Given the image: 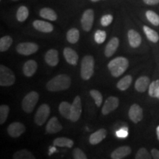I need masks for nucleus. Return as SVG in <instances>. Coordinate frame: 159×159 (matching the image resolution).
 Here are the masks:
<instances>
[{
    "instance_id": "nucleus-1",
    "label": "nucleus",
    "mask_w": 159,
    "mask_h": 159,
    "mask_svg": "<svg viewBox=\"0 0 159 159\" xmlns=\"http://www.w3.org/2000/svg\"><path fill=\"white\" fill-rule=\"evenodd\" d=\"M71 80L67 75H59L53 77L47 83V90L49 91H64L70 87Z\"/></svg>"
},
{
    "instance_id": "nucleus-2",
    "label": "nucleus",
    "mask_w": 159,
    "mask_h": 159,
    "mask_svg": "<svg viewBox=\"0 0 159 159\" xmlns=\"http://www.w3.org/2000/svg\"><path fill=\"white\" fill-rule=\"evenodd\" d=\"M128 60L124 57H117L109 62L108 67L112 76L118 77L121 76L128 68Z\"/></svg>"
},
{
    "instance_id": "nucleus-3",
    "label": "nucleus",
    "mask_w": 159,
    "mask_h": 159,
    "mask_svg": "<svg viewBox=\"0 0 159 159\" xmlns=\"http://www.w3.org/2000/svg\"><path fill=\"white\" fill-rule=\"evenodd\" d=\"M94 69V59L91 55H86L81 62L80 75L84 80H88L93 76Z\"/></svg>"
},
{
    "instance_id": "nucleus-4",
    "label": "nucleus",
    "mask_w": 159,
    "mask_h": 159,
    "mask_svg": "<svg viewBox=\"0 0 159 159\" xmlns=\"http://www.w3.org/2000/svg\"><path fill=\"white\" fill-rule=\"evenodd\" d=\"M39 95L36 91H31L24 97L21 102L22 109L27 114H30L35 108L37 102H39Z\"/></svg>"
},
{
    "instance_id": "nucleus-5",
    "label": "nucleus",
    "mask_w": 159,
    "mask_h": 159,
    "mask_svg": "<svg viewBox=\"0 0 159 159\" xmlns=\"http://www.w3.org/2000/svg\"><path fill=\"white\" fill-rule=\"evenodd\" d=\"M16 81L15 75L11 69L4 65L0 66V85L11 86Z\"/></svg>"
},
{
    "instance_id": "nucleus-6",
    "label": "nucleus",
    "mask_w": 159,
    "mask_h": 159,
    "mask_svg": "<svg viewBox=\"0 0 159 159\" xmlns=\"http://www.w3.org/2000/svg\"><path fill=\"white\" fill-rule=\"evenodd\" d=\"M50 114V108L47 104H42L39 107L35 115V123L39 126L43 125Z\"/></svg>"
},
{
    "instance_id": "nucleus-7",
    "label": "nucleus",
    "mask_w": 159,
    "mask_h": 159,
    "mask_svg": "<svg viewBox=\"0 0 159 159\" xmlns=\"http://www.w3.org/2000/svg\"><path fill=\"white\" fill-rule=\"evenodd\" d=\"M38 50H39V46L33 42L20 43L16 47L17 52L23 55L34 54Z\"/></svg>"
},
{
    "instance_id": "nucleus-8",
    "label": "nucleus",
    "mask_w": 159,
    "mask_h": 159,
    "mask_svg": "<svg viewBox=\"0 0 159 159\" xmlns=\"http://www.w3.org/2000/svg\"><path fill=\"white\" fill-rule=\"evenodd\" d=\"M94 19V13L92 9L86 10L81 18V25L83 30L85 32L90 31L92 28L93 23Z\"/></svg>"
},
{
    "instance_id": "nucleus-9",
    "label": "nucleus",
    "mask_w": 159,
    "mask_h": 159,
    "mask_svg": "<svg viewBox=\"0 0 159 159\" xmlns=\"http://www.w3.org/2000/svg\"><path fill=\"white\" fill-rule=\"evenodd\" d=\"M82 114V103H81V99L80 96L75 97L74 101L71 107V114L70 120L71 122H75L78 121L80 117Z\"/></svg>"
},
{
    "instance_id": "nucleus-10",
    "label": "nucleus",
    "mask_w": 159,
    "mask_h": 159,
    "mask_svg": "<svg viewBox=\"0 0 159 159\" xmlns=\"http://www.w3.org/2000/svg\"><path fill=\"white\" fill-rule=\"evenodd\" d=\"M119 104V99L116 97H109L105 100L103 105L102 113L103 115H107L118 108Z\"/></svg>"
},
{
    "instance_id": "nucleus-11",
    "label": "nucleus",
    "mask_w": 159,
    "mask_h": 159,
    "mask_svg": "<svg viewBox=\"0 0 159 159\" xmlns=\"http://www.w3.org/2000/svg\"><path fill=\"white\" fill-rule=\"evenodd\" d=\"M26 128L22 123L16 122L11 123L7 128V134L13 138H17L25 132Z\"/></svg>"
},
{
    "instance_id": "nucleus-12",
    "label": "nucleus",
    "mask_w": 159,
    "mask_h": 159,
    "mask_svg": "<svg viewBox=\"0 0 159 159\" xmlns=\"http://www.w3.org/2000/svg\"><path fill=\"white\" fill-rule=\"evenodd\" d=\"M128 116L130 120L134 123H138L143 119V110L140 105L134 104L131 105L128 111Z\"/></svg>"
},
{
    "instance_id": "nucleus-13",
    "label": "nucleus",
    "mask_w": 159,
    "mask_h": 159,
    "mask_svg": "<svg viewBox=\"0 0 159 159\" xmlns=\"http://www.w3.org/2000/svg\"><path fill=\"white\" fill-rule=\"evenodd\" d=\"M63 129L62 125L58 121L57 117H52L49 119L48 123H47V126H46V131L48 134H54L56 133H58Z\"/></svg>"
},
{
    "instance_id": "nucleus-14",
    "label": "nucleus",
    "mask_w": 159,
    "mask_h": 159,
    "mask_svg": "<svg viewBox=\"0 0 159 159\" xmlns=\"http://www.w3.org/2000/svg\"><path fill=\"white\" fill-rule=\"evenodd\" d=\"M44 59L47 64L51 66H55L59 63L58 52L56 49H49L46 53Z\"/></svg>"
},
{
    "instance_id": "nucleus-15",
    "label": "nucleus",
    "mask_w": 159,
    "mask_h": 159,
    "mask_svg": "<svg viewBox=\"0 0 159 159\" xmlns=\"http://www.w3.org/2000/svg\"><path fill=\"white\" fill-rule=\"evenodd\" d=\"M131 148L129 146H122L116 148L112 152L111 157L112 159H123L131 153Z\"/></svg>"
},
{
    "instance_id": "nucleus-16",
    "label": "nucleus",
    "mask_w": 159,
    "mask_h": 159,
    "mask_svg": "<svg viewBox=\"0 0 159 159\" xmlns=\"http://www.w3.org/2000/svg\"><path fill=\"white\" fill-rule=\"evenodd\" d=\"M63 55L67 63L71 65H77L78 62V55L74 49L69 47H66L63 50Z\"/></svg>"
},
{
    "instance_id": "nucleus-17",
    "label": "nucleus",
    "mask_w": 159,
    "mask_h": 159,
    "mask_svg": "<svg viewBox=\"0 0 159 159\" xmlns=\"http://www.w3.org/2000/svg\"><path fill=\"white\" fill-rule=\"evenodd\" d=\"M129 43L134 48H137L142 43V37L138 32L134 30H130L128 33Z\"/></svg>"
},
{
    "instance_id": "nucleus-18",
    "label": "nucleus",
    "mask_w": 159,
    "mask_h": 159,
    "mask_svg": "<svg viewBox=\"0 0 159 159\" xmlns=\"http://www.w3.org/2000/svg\"><path fill=\"white\" fill-rule=\"evenodd\" d=\"M33 25L35 30L40 32H42V33H51L54 29L53 25H51L50 23L41 21V20H35V21H33Z\"/></svg>"
},
{
    "instance_id": "nucleus-19",
    "label": "nucleus",
    "mask_w": 159,
    "mask_h": 159,
    "mask_svg": "<svg viewBox=\"0 0 159 159\" xmlns=\"http://www.w3.org/2000/svg\"><path fill=\"white\" fill-rule=\"evenodd\" d=\"M119 45V40L118 38L114 37L111 39V41L106 45L105 49V55L106 57H111L116 52Z\"/></svg>"
},
{
    "instance_id": "nucleus-20",
    "label": "nucleus",
    "mask_w": 159,
    "mask_h": 159,
    "mask_svg": "<svg viewBox=\"0 0 159 159\" xmlns=\"http://www.w3.org/2000/svg\"><path fill=\"white\" fill-rule=\"evenodd\" d=\"M107 136V130L105 129H99L89 137V142L91 144L96 145L100 143Z\"/></svg>"
},
{
    "instance_id": "nucleus-21",
    "label": "nucleus",
    "mask_w": 159,
    "mask_h": 159,
    "mask_svg": "<svg viewBox=\"0 0 159 159\" xmlns=\"http://www.w3.org/2000/svg\"><path fill=\"white\" fill-rule=\"evenodd\" d=\"M38 69L37 62L34 60H30L25 63L23 66V72L25 76L32 77L36 72Z\"/></svg>"
},
{
    "instance_id": "nucleus-22",
    "label": "nucleus",
    "mask_w": 159,
    "mask_h": 159,
    "mask_svg": "<svg viewBox=\"0 0 159 159\" xmlns=\"http://www.w3.org/2000/svg\"><path fill=\"white\" fill-rule=\"evenodd\" d=\"M150 84V80L148 77H140L135 83V89L139 92H144L149 88Z\"/></svg>"
},
{
    "instance_id": "nucleus-23",
    "label": "nucleus",
    "mask_w": 159,
    "mask_h": 159,
    "mask_svg": "<svg viewBox=\"0 0 159 159\" xmlns=\"http://www.w3.org/2000/svg\"><path fill=\"white\" fill-rule=\"evenodd\" d=\"M53 144L60 148H71L74 145V142L71 139L66 137H58L53 141Z\"/></svg>"
},
{
    "instance_id": "nucleus-24",
    "label": "nucleus",
    "mask_w": 159,
    "mask_h": 159,
    "mask_svg": "<svg viewBox=\"0 0 159 159\" xmlns=\"http://www.w3.org/2000/svg\"><path fill=\"white\" fill-rule=\"evenodd\" d=\"M41 17L45 19L50 20V21H55L57 19V16L56 13L53 11L52 9L49 8V7H44L40 11L39 13Z\"/></svg>"
},
{
    "instance_id": "nucleus-25",
    "label": "nucleus",
    "mask_w": 159,
    "mask_h": 159,
    "mask_svg": "<svg viewBox=\"0 0 159 159\" xmlns=\"http://www.w3.org/2000/svg\"><path fill=\"white\" fill-rule=\"evenodd\" d=\"M133 77L130 76V75H127L120 80L116 84V87L118 88L119 90L121 91H125L127 90L130 85H131V83H132Z\"/></svg>"
},
{
    "instance_id": "nucleus-26",
    "label": "nucleus",
    "mask_w": 159,
    "mask_h": 159,
    "mask_svg": "<svg viewBox=\"0 0 159 159\" xmlns=\"http://www.w3.org/2000/svg\"><path fill=\"white\" fill-rule=\"evenodd\" d=\"M71 105L68 102H62L59 105V112L64 118L69 119L71 114Z\"/></svg>"
},
{
    "instance_id": "nucleus-27",
    "label": "nucleus",
    "mask_w": 159,
    "mask_h": 159,
    "mask_svg": "<svg viewBox=\"0 0 159 159\" xmlns=\"http://www.w3.org/2000/svg\"><path fill=\"white\" fill-rule=\"evenodd\" d=\"M13 159H35L34 155L30 151L23 149L19 150L13 154Z\"/></svg>"
},
{
    "instance_id": "nucleus-28",
    "label": "nucleus",
    "mask_w": 159,
    "mask_h": 159,
    "mask_svg": "<svg viewBox=\"0 0 159 159\" xmlns=\"http://www.w3.org/2000/svg\"><path fill=\"white\" fill-rule=\"evenodd\" d=\"M144 33L146 34L148 39L150 40V41L153 43H157L159 40V35L156 31H155L154 30L151 29L150 27H148V26H144L143 27Z\"/></svg>"
},
{
    "instance_id": "nucleus-29",
    "label": "nucleus",
    "mask_w": 159,
    "mask_h": 159,
    "mask_svg": "<svg viewBox=\"0 0 159 159\" xmlns=\"http://www.w3.org/2000/svg\"><path fill=\"white\" fill-rule=\"evenodd\" d=\"M80 38V32L77 28H71L67 32L66 39L69 43H76Z\"/></svg>"
},
{
    "instance_id": "nucleus-30",
    "label": "nucleus",
    "mask_w": 159,
    "mask_h": 159,
    "mask_svg": "<svg viewBox=\"0 0 159 159\" xmlns=\"http://www.w3.org/2000/svg\"><path fill=\"white\" fill-rule=\"evenodd\" d=\"M13 43V39L9 35H5L0 39V51L2 52L7 51Z\"/></svg>"
},
{
    "instance_id": "nucleus-31",
    "label": "nucleus",
    "mask_w": 159,
    "mask_h": 159,
    "mask_svg": "<svg viewBox=\"0 0 159 159\" xmlns=\"http://www.w3.org/2000/svg\"><path fill=\"white\" fill-rule=\"evenodd\" d=\"M29 16V11L25 6H21L18 9L16 13V19L20 22H23L27 19Z\"/></svg>"
},
{
    "instance_id": "nucleus-32",
    "label": "nucleus",
    "mask_w": 159,
    "mask_h": 159,
    "mask_svg": "<svg viewBox=\"0 0 159 159\" xmlns=\"http://www.w3.org/2000/svg\"><path fill=\"white\" fill-rule=\"evenodd\" d=\"M159 92V80H155L150 84L148 93L151 97H158Z\"/></svg>"
},
{
    "instance_id": "nucleus-33",
    "label": "nucleus",
    "mask_w": 159,
    "mask_h": 159,
    "mask_svg": "<svg viewBox=\"0 0 159 159\" xmlns=\"http://www.w3.org/2000/svg\"><path fill=\"white\" fill-rule=\"evenodd\" d=\"M10 108L7 105H2L0 106V124L2 125L6 122L9 115Z\"/></svg>"
},
{
    "instance_id": "nucleus-34",
    "label": "nucleus",
    "mask_w": 159,
    "mask_h": 159,
    "mask_svg": "<svg viewBox=\"0 0 159 159\" xmlns=\"http://www.w3.org/2000/svg\"><path fill=\"white\" fill-rule=\"evenodd\" d=\"M146 17L151 24L155 26L159 25V16L152 11H148L146 12Z\"/></svg>"
},
{
    "instance_id": "nucleus-35",
    "label": "nucleus",
    "mask_w": 159,
    "mask_h": 159,
    "mask_svg": "<svg viewBox=\"0 0 159 159\" xmlns=\"http://www.w3.org/2000/svg\"><path fill=\"white\" fill-rule=\"evenodd\" d=\"M152 155H150L146 148H140L136 152L135 159H152Z\"/></svg>"
},
{
    "instance_id": "nucleus-36",
    "label": "nucleus",
    "mask_w": 159,
    "mask_h": 159,
    "mask_svg": "<svg viewBox=\"0 0 159 159\" xmlns=\"http://www.w3.org/2000/svg\"><path fill=\"white\" fill-rule=\"evenodd\" d=\"M90 94L93 97V99H94L95 104L97 105V106L100 107L102 103V96L101 93L99 91L93 89V90L90 91Z\"/></svg>"
},
{
    "instance_id": "nucleus-37",
    "label": "nucleus",
    "mask_w": 159,
    "mask_h": 159,
    "mask_svg": "<svg viewBox=\"0 0 159 159\" xmlns=\"http://www.w3.org/2000/svg\"><path fill=\"white\" fill-rule=\"evenodd\" d=\"M106 39V33L103 30H97L94 34V40L97 43H102Z\"/></svg>"
},
{
    "instance_id": "nucleus-38",
    "label": "nucleus",
    "mask_w": 159,
    "mask_h": 159,
    "mask_svg": "<svg viewBox=\"0 0 159 159\" xmlns=\"http://www.w3.org/2000/svg\"><path fill=\"white\" fill-rule=\"evenodd\" d=\"M72 154L74 159H88L84 152L80 148H75Z\"/></svg>"
},
{
    "instance_id": "nucleus-39",
    "label": "nucleus",
    "mask_w": 159,
    "mask_h": 159,
    "mask_svg": "<svg viewBox=\"0 0 159 159\" xmlns=\"http://www.w3.org/2000/svg\"><path fill=\"white\" fill-rule=\"evenodd\" d=\"M113 16L111 14H106L101 18V25L104 27H107V26L110 25L111 22L113 21Z\"/></svg>"
},
{
    "instance_id": "nucleus-40",
    "label": "nucleus",
    "mask_w": 159,
    "mask_h": 159,
    "mask_svg": "<svg viewBox=\"0 0 159 159\" xmlns=\"http://www.w3.org/2000/svg\"><path fill=\"white\" fill-rule=\"evenodd\" d=\"M116 134L118 138H125L128 135V128H122L119 129V130L116 131Z\"/></svg>"
},
{
    "instance_id": "nucleus-41",
    "label": "nucleus",
    "mask_w": 159,
    "mask_h": 159,
    "mask_svg": "<svg viewBox=\"0 0 159 159\" xmlns=\"http://www.w3.org/2000/svg\"><path fill=\"white\" fill-rule=\"evenodd\" d=\"M151 155L153 159H159V150L157 149H152L151 150Z\"/></svg>"
},
{
    "instance_id": "nucleus-42",
    "label": "nucleus",
    "mask_w": 159,
    "mask_h": 159,
    "mask_svg": "<svg viewBox=\"0 0 159 159\" xmlns=\"http://www.w3.org/2000/svg\"><path fill=\"white\" fill-rule=\"evenodd\" d=\"M144 2L149 5H154L159 3V0H143Z\"/></svg>"
},
{
    "instance_id": "nucleus-43",
    "label": "nucleus",
    "mask_w": 159,
    "mask_h": 159,
    "mask_svg": "<svg viewBox=\"0 0 159 159\" xmlns=\"http://www.w3.org/2000/svg\"><path fill=\"white\" fill-rule=\"evenodd\" d=\"M55 151H56V149H55V148H51L50 149H49V155L52 154V152H55Z\"/></svg>"
},
{
    "instance_id": "nucleus-44",
    "label": "nucleus",
    "mask_w": 159,
    "mask_h": 159,
    "mask_svg": "<svg viewBox=\"0 0 159 159\" xmlns=\"http://www.w3.org/2000/svg\"><path fill=\"white\" fill-rule=\"evenodd\" d=\"M156 134H157V138H158L159 141V126L157 127L156 128Z\"/></svg>"
},
{
    "instance_id": "nucleus-45",
    "label": "nucleus",
    "mask_w": 159,
    "mask_h": 159,
    "mask_svg": "<svg viewBox=\"0 0 159 159\" xmlns=\"http://www.w3.org/2000/svg\"><path fill=\"white\" fill-rule=\"evenodd\" d=\"M91 1H92V2H98V1H99V0H91Z\"/></svg>"
},
{
    "instance_id": "nucleus-46",
    "label": "nucleus",
    "mask_w": 159,
    "mask_h": 159,
    "mask_svg": "<svg viewBox=\"0 0 159 159\" xmlns=\"http://www.w3.org/2000/svg\"><path fill=\"white\" fill-rule=\"evenodd\" d=\"M157 98H158V99H159V92H158V97H157Z\"/></svg>"
},
{
    "instance_id": "nucleus-47",
    "label": "nucleus",
    "mask_w": 159,
    "mask_h": 159,
    "mask_svg": "<svg viewBox=\"0 0 159 159\" xmlns=\"http://www.w3.org/2000/svg\"><path fill=\"white\" fill-rule=\"evenodd\" d=\"M13 1H18V0H13Z\"/></svg>"
}]
</instances>
